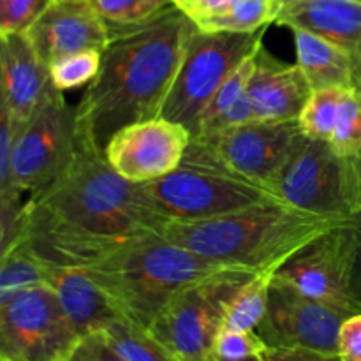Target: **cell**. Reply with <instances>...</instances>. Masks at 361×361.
Wrapping results in <instances>:
<instances>
[{
    "label": "cell",
    "mask_w": 361,
    "mask_h": 361,
    "mask_svg": "<svg viewBox=\"0 0 361 361\" xmlns=\"http://www.w3.org/2000/svg\"><path fill=\"white\" fill-rule=\"evenodd\" d=\"M263 46V44H261ZM257 53V51H256ZM256 53H252L250 56H247L235 71L228 76V80L219 87V90L215 92L214 99L210 101V104L204 109L203 116H201L200 127H197V134H203L221 118L224 113H228L243 95L247 94V88H249V81L252 78L254 67H256Z\"/></svg>",
    "instance_id": "cell-27"
},
{
    "label": "cell",
    "mask_w": 361,
    "mask_h": 361,
    "mask_svg": "<svg viewBox=\"0 0 361 361\" xmlns=\"http://www.w3.org/2000/svg\"><path fill=\"white\" fill-rule=\"evenodd\" d=\"M81 335L49 286L0 302V361H67Z\"/></svg>",
    "instance_id": "cell-9"
},
{
    "label": "cell",
    "mask_w": 361,
    "mask_h": 361,
    "mask_svg": "<svg viewBox=\"0 0 361 361\" xmlns=\"http://www.w3.org/2000/svg\"><path fill=\"white\" fill-rule=\"evenodd\" d=\"M192 18L180 7L111 32L99 74L76 104V130L104 152L120 129L161 115L182 60Z\"/></svg>",
    "instance_id": "cell-2"
},
{
    "label": "cell",
    "mask_w": 361,
    "mask_h": 361,
    "mask_svg": "<svg viewBox=\"0 0 361 361\" xmlns=\"http://www.w3.org/2000/svg\"><path fill=\"white\" fill-rule=\"evenodd\" d=\"M349 88H319L312 90L298 123L303 136L312 140L330 141L334 127L337 123L342 101Z\"/></svg>",
    "instance_id": "cell-26"
},
{
    "label": "cell",
    "mask_w": 361,
    "mask_h": 361,
    "mask_svg": "<svg viewBox=\"0 0 361 361\" xmlns=\"http://www.w3.org/2000/svg\"><path fill=\"white\" fill-rule=\"evenodd\" d=\"M67 361H127L109 344L106 335L102 331L87 335L76 345L73 355Z\"/></svg>",
    "instance_id": "cell-32"
},
{
    "label": "cell",
    "mask_w": 361,
    "mask_h": 361,
    "mask_svg": "<svg viewBox=\"0 0 361 361\" xmlns=\"http://www.w3.org/2000/svg\"><path fill=\"white\" fill-rule=\"evenodd\" d=\"M210 361H212V360H210ZM259 361H263V360H259Z\"/></svg>",
    "instance_id": "cell-40"
},
{
    "label": "cell",
    "mask_w": 361,
    "mask_h": 361,
    "mask_svg": "<svg viewBox=\"0 0 361 361\" xmlns=\"http://www.w3.org/2000/svg\"><path fill=\"white\" fill-rule=\"evenodd\" d=\"M263 361H341L337 356H326L323 353L310 351V349H282L267 348L261 355Z\"/></svg>",
    "instance_id": "cell-35"
},
{
    "label": "cell",
    "mask_w": 361,
    "mask_h": 361,
    "mask_svg": "<svg viewBox=\"0 0 361 361\" xmlns=\"http://www.w3.org/2000/svg\"><path fill=\"white\" fill-rule=\"evenodd\" d=\"M295 37L296 63L312 90L353 88V55L341 46L302 28H289Z\"/></svg>",
    "instance_id": "cell-20"
},
{
    "label": "cell",
    "mask_w": 361,
    "mask_h": 361,
    "mask_svg": "<svg viewBox=\"0 0 361 361\" xmlns=\"http://www.w3.org/2000/svg\"><path fill=\"white\" fill-rule=\"evenodd\" d=\"M310 94L312 87L298 63L282 62L264 46L257 49L256 67L247 88L254 118L261 122H295Z\"/></svg>",
    "instance_id": "cell-16"
},
{
    "label": "cell",
    "mask_w": 361,
    "mask_h": 361,
    "mask_svg": "<svg viewBox=\"0 0 361 361\" xmlns=\"http://www.w3.org/2000/svg\"><path fill=\"white\" fill-rule=\"evenodd\" d=\"M348 317L274 275L267 314L256 331L267 348L310 349L338 358V335Z\"/></svg>",
    "instance_id": "cell-12"
},
{
    "label": "cell",
    "mask_w": 361,
    "mask_h": 361,
    "mask_svg": "<svg viewBox=\"0 0 361 361\" xmlns=\"http://www.w3.org/2000/svg\"><path fill=\"white\" fill-rule=\"evenodd\" d=\"M41 284H46V261L20 245L0 254V302Z\"/></svg>",
    "instance_id": "cell-24"
},
{
    "label": "cell",
    "mask_w": 361,
    "mask_h": 361,
    "mask_svg": "<svg viewBox=\"0 0 361 361\" xmlns=\"http://www.w3.org/2000/svg\"><path fill=\"white\" fill-rule=\"evenodd\" d=\"M25 34L48 67L73 53L104 51L111 39L90 0H55Z\"/></svg>",
    "instance_id": "cell-15"
},
{
    "label": "cell",
    "mask_w": 361,
    "mask_h": 361,
    "mask_svg": "<svg viewBox=\"0 0 361 361\" xmlns=\"http://www.w3.org/2000/svg\"><path fill=\"white\" fill-rule=\"evenodd\" d=\"M271 277L274 274H256L236 289L226 309L222 328L238 331L257 330L267 314Z\"/></svg>",
    "instance_id": "cell-21"
},
{
    "label": "cell",
    "mask_w": 361,
    "mask_h": 361,
    "mask_svg": "<svg viewBox=\"0 0 361 361\" xmlns=\"http://www.w3.org/2000/svg\"><path fill=\"white\" fill-rule=\"evenodd\" d=\"M349 271L351 231L344 219L296 250L274 275L303 295L353 316L360 310L351 296Z\"/></svg>",
    "instance_id": "cell-13"
},
{
    "label": "cell",
    "mask_w": 361,
    "mask_h": 361,
    "mask_svg": "<svg viewBox=\"0 0 361 361\" xmlns=\"http://www.w3.org/2000/svg\"><path fill=\"white\" fill-rule=\"evenodd\" d=\"M281 11V0H235L224 14L194 21L210 32H256L275 23Z\"/></svg>",
    "instance_id": "cell-23"
},
{
    "label": "cell",
    "mask_w": 361,
    "mask_h": 361,
    "mask_svg": "<svg viewBox=\"0 0 361 361\" xmlns=\"http://www.w3.org/2000/svg\"><path fill=\"white\" fill-rule=\"evenodd\" d=\"M328 143L342 157H355L361 152V92L356 88L345 92Z\"/></svg>",
    "instance_id": "cell-28"
},
{
    "label": "cell",
    "mask_w": 361,
    "mask_h": 361,
    "mask_svg": "<svg viewBox=\"0 0 361 361\" xmlns=\"http://www.w3.org/2000/svg\"><path fill=\"white\" fill-rule=\"evenodd\" d=\"M92 4L108 25L109 34L140 27L178 7L175 0H92Z\"/></svg>",
    "instance_id": "cell-25"
},
{
    "label": "cell",
    "mask_w": 361,
    "mask_h": 361,
    "mask_svg": "<svg viewBox=\"0 0 361 361\" xmlns=\"http://www.w3.org/2000/svg\"><path fill=\"white\" fill-rule=\"evenodd\" d=\"M268 27L256 32H210L196 25L159 116L182 123L194 136L215 92L247 56L261 48Z\"/></svg>",
    "instance_id": "cell-5"
},
{
    "label": "cell",
    "mask_w": 361,
    "mask_h": 361,
    "mask_svg": "<svg viewBox=\"0 0 361 361\" xmlns=\"http://www.w3.org/2000/svg\"><path fill=\"white\" fill-rule=\"evenodd\" d=\"M349 231H351V271H349V286L351 296L361 312V208L353 212L348 217Z\"/></svg>",
    "instance_id": "cell-33"
},
{
    "label": "cell",
    "mask_w": 361,
    "mask_h": 361,
    "mask_svg": "<svg viewBox=\"0 0 361 361\" xmlns=\"http://www.w3.org/2000/svg\"><path fill=\"white\" fill-rule=\"evenodd\" d=\"M341 221L282 201L254 204L197 222H168L162 238L200 256L252 274H275L286 259Z\"/></svg>",
    "instance_id": "cell-3"
},
{
    "label": "cell",
    "mask_w": 361,
    "mask_h": 361,
    "mask_svg": "<svg viewBox=\"0 0 361 361\" xmlns=\"http://www.w3.org/2000/svg\"><path fill=\"white\" fill-rule=\"evenodd\" d=\"M162 224L145 210L137 183L113 169L106 154L76 130L74 152L62 171L25 201L18 242L39 259L88 267L108 254L161 235Z\"/></svg>",
    "instance_id": "cell-1"
},
{
    "label": "cell",
    "mask_w": 361,
    "mask_h": 361,
    "mask_svg": "<svg viewBox=\"0 0 361 361\" xmlns=\"http://www.w3.org/2000/svg\"><path fill=\"white\" fill-rule=\"evenodd\" d=\"M275 23L312 32L353 56L361 53V0H281Z\"/></svg>",
    "instance_id": "cell-18"
},
{
    "label": "cell",
    "mask_w": 361,
    "mask_h": 361,
    "mask_svg": "<svg viewBox=\"0 0 361 361\" xmlns=\"http://www.w3.org/2000/svg\"><path fill=\"white\" fill-rule=\"evenodd\" d=\"M192 133L175 120L155 116L120 129L104 148L106 159L130 183H148L180 168Z\"/></svg>",
    "instance_id": "cell-14"
},
{
    "label": "cell",
    "mask_w": 361,
    "mask_h": 361,
    "mask_svg": "<svg viewBox=\"0 0 361 361\" xmlns=\"http://www.w3.org/2000/svg\"><path fill=\"white\" fill-rule=\"evenodd\" d=\"M192 2H194V0H175L176 6H178L180 9L185 11V13L190 9V6H192Z\"/></svg>",
    "instance_id": "cell-39"
},
{
    "label": "cell",
    "mask_w": 361,
    "mask_h": 361,
    "mask_svg": "<svg viewBox=\"0 0 361 361\" xmlns=\"http://www.w3.org/2000/svg\"><path fill=\"white\" fill-rule=\"evenodd\" d=\"M267 349L257 331H238L222 328L215 341L212 361H259Z\"/></svg>",
    "instance_id": "cell-30"
},
{
    "label": "cell",
    "mask_w": 361,
    "mask_h": 361,
    "mask_svg": "<svg viewBox=\"0 0 361 361\" xmlns=\"http://www.w3.org/2000/svg\"><path fill=\"white\" fill-rule=\"evenodd\" d=\"M233 4H235V0H194L187 14L197 23V21L224 14Z\"/></svg>",
    "instance_id": "cell-36"
},
{
    "label": "cell",
    "mask_w": 361,
    "mask_h": 361,
    "mask_svg": "<svg viewBox=\"0 0 361 361\" xmlns=\"http://www.w3.org/2000/svg\"><path fill=\"white\" fill-rule=\"evenodd\" d=\"M231 267L152 235L85 267L120 314L150 328L166 303L185 286Z\"/></svg>",
    "instance_id": "cell-4"
},
{
    "label": "cell",
    "mask_w": 361,
    "mask_h": 361,
    "mask_svg": "<svg viewBox=\"0 0 361 361\" xmlns=\"http://www.w3.org/2000/svg\"><path fill=\"white\" fill-rule=\"evenodd\" d=\"M76 143V108L51 83L41 104L20 127L11 154L13 187L28 196L48 185L63 169Z\"/></svg>",
    "instance_id": "cell-11"
},
{
    "label": "cell",
    "mask_w": 361,
    "mask_h": 361,
    "mask_svg": "<svg viewBox=\"0 0 361 361\" xmlns=\"http://www.w3.org/2000/svg\"><path fill=\"white\" fill-rule=\"evenodd\" d=\"M55 0H0V35L25 34Z\"/></svg>",
    "instance_id": "cell-31"
},
{
    "label": "cell",
    "mask_w": 361,
    "mask_h": 361,
    "mask_svg": "<svg viewBox=\"0 0 361 361\" xmlns=\"http://www.w3.org/2000/svg\"><path fill=\"white\" fill-rule=\"evenodd\" d=\"M90 2H92V0H90Z\"/></svg>",
    "instance_id": "cell-41"
},
{
    "label": "cell",
    "mask_w": 361,
    "mask_h": 361,
    "mask_svg": "<svg viewBox=\"0 0 361 361\" xmlns=\"http://www.w3.org/2000/svg\"><path fill=\"white\" fill-rule=\"evenodd\" d=\"M353 88L361 92V53L353 56Z\"/></svg>",
    "instance_id": "cell-38"
},
{
    "label": "cell",
    "mask_w": 361,
    "mask_h": 361,
    "mask_svg": "<svg viewBox=\"0 0 361 361\" xmlns=\"http://www.w3.org/2000/svg\"><path fill=\"white\" fill-rule=\"evenodd\" d=\"M137 192L145 210L162 226L207 221L279 200L256 183L185 164L154 182L137 183Z\"/></svg>",
    "instance_id": "cell-7"
},
{
    "label": "cell",
    "mask_w": 361,
    "mask_h": 361,
    "mask_svg": "<svg viewBox=\"0 0 361 361\" xmlns=\"http://www.w3.org/2000/svg\"><path fill=\"white\" fill-rule=\"evenodd\" d=\"M46 286L56 293L81 338L123 317L85 268L46 263Z\"/></svg>",
    "instance_id": "cell-19"
},
{
    "label": "cell",
    "mask_w": 361,
    "mask_h": 361,
    "mask_svg": "<svg viewBox=\"0 0 361 361\" xmlns=\"http://www.w3.org/2000/svg\"><path fill=\"white\" fill-rule=\"evenodd\" d=\"M270 190L282 203L319 217L344 221L355 212L349 157L323 140L303 136Z\"/></svg>",
    "instance_id": "cell-10"
},
{
    "label": "cell",
    "mask_w": 361,
    "mask_h": 361,
    "mask_svg": "<svg viewBox=\"0 0 361 361\" xmlns=\"http://www.w3.org/2000/svg\"><path fill=\"white\" fill-rule=\"evenodd\" d=\"M353 176V197H355V212L361 208V152L355 157H349Z\"/></svg>",
    "instance_id": "cell-37"
},
{
    "label": "cell",
    "mask_w": 361,
    "mask_h": 361,
    "mask_svg": "<svg viewBox=\"0 0 361 361\" xmlns=\"http://www.w3.org/2000/svg\"><path fill=\"white\" fill-rule=\"evenodd\" d=\"M102 62V51L99 49H87V51L73 53L63 59L56 60L49 66V76L53 85L60 90L83 87L92 83L99 74Z\"/></svg>",
    "instance_id": "cell-29"
},
{
    "label": "cell",
    "mask_w": 361,
    "mask_h": 361,
    "mask_svg": "<svg viewBox=\"0 0 361 361\" xmlns=\"http://www.w3.org/2000/svg\"><path fill=\"white\" fill-rule=\"evenodd\" d=\"M338 358L341 361H361V312L353 314L342 323Z\"/></svg>",
    "instance_id": "cell-34"
},
{
    "label": "cell",
    "mask_w": 361,
    "mask_h": 361,
    "mask_svg": "<svg viewBox=\"0 0 361 361\" xmlns=\"http://www.w3.org/2000/svg\"><path fill=\"white\" fill-rule=\"evenodd\" d=\"M252 271L228 268L180 289L150 324V334L175 361H210L226 309Z\"/></svg>",
    "instance_id": "cell-8"
},
{
    "label": "cell",
    "mask_w": 361,
    "mask_h": 361,
    "mask_svg": "<svg viewBox=\"0 0 361 361\" xmlns=\"http://www.w3.org/2000/svg\"><path fill=\"white\" fill-rule=\"evenodd\" d=\"M0 106L16 126L23 127L51 83L49 67L37 55L27 34L0 35Z\"/></svg>",
    "instance_id": "cell-17"
},
{
    "label": "cell",
    "mask_w": 361,
    "mask_h": 361,
    "mask_svg": "<svg viewBox=\"0 0 361 361\" xmlns=\"http://www.w3.org/2000/svg\"><path fill=\"white\" fill-rule=\"evenodd\" d=\"M295 122H252L192 136L182 164L222 173L270 190L271 182L300 140Z\"/></svg>",
    "instance_id": "cell-6"
},
{
    "label": "cell",
    "mask_w": 361,
    "mask_h": 361,
    "mask_svg": "<svg viewBox=\"0 0 361 361\" xmlns=\"http://www.w3.org/2000/svg\"><path fill=\"white\" fill-rule=\"evenodd\" d=\"M102 334L127 361H175L150 330L133 323L127 317L111 321Z\"/></svg>",
    "instance_id": "cell-22"
}]
</instances>
